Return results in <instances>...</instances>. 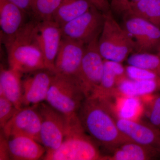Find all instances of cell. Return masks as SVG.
Returning a JSON list of instances; mask_svg holds the SVG:
<instances>
[{
  "label": "cell",
  "mask_w": 160,
  "mask_h": 160,
  "mask_svg": "<svg viewBox=\"0 0 160 160\" xmlns=\"http://www.w3.org/2000/svg\"><path fill=\"white\" fill-rule=\"evenodd\" d=\"M112 151L107 159L152 160L160 155V152L154 149L130 141L123 143Z\"/></svg>",
  "instance_id": "cell-19"
},
{
  "label": "cell",
  "mask_w": 160,
  "mask_h": 160,
  "mask_svg": "<svg viewBox=\"0 0 160 160\" xmlns=\"http://www.w3.org/2000/svg\"><path fill=\"white\" fill-rule=\"evenodd\" d=\"M22 75L15 69L1 67L0 95L5 96L18 109L23 107Z\"/></svg>",
  "instance_id": "cell-18"
},
{
  "label": "cell",
  "mask_w": 160,
  "mask_h": 160,
  "mask_svg": "<svg viewBox=\"0 0 160 160\" xmlns=\"http://www.w3.org/2000/svg\"><path fill=\"white\" fill-rule=\"evenodd\" d=\"M22 9L29 15H31V0H9Z\"/></svg>",
  "instance_id": "cell-31"
},
{
  "label": "cell",
  "mask_w": 160,
  "mask_h": 160,
  "mask_svg": "<svg viewBox=\"0 0 160 160\" xmlns=\"http://www.w3.org/2000/svg\"><path fill=\"white\" fill-rule=\"evenodd\" d=\"M18 109L3 95H0V126L2 129Z\"/></svg>",
  "instance_id": "cell-26"
},
{
  "label": "cell",
  "mask_w": 160,
  "mask_h": 160,
  "mask_svg": "<svg viewBox=\"0 0 160 160\" xmlns=\"http://www.w3.org/2000/svg\"><path fill=\"white\" fill-rule=\"evenodd\" d=\"M68 118V126L58 148L46 152L45 160H106L98 145L84 130L77 114Z\"/></svg>",
  "instance_id": "cell-3"
},
{
  "label": "cell",
  "mask_w": 160,
  "mask_h": 160,
  "mask_svg": "<svg viewBox=\"0 0 160 160\" xmlns=\"http://www.w3.org/2000/svg\"><path fill=\"white\" fill-rule=\"evenodd\" d=\"M54 75L48 69H42L22 79L23 107L46 101Z\"/></svg>",
  "instance_id": "cell-15"
},
{
  "label": "cell",
  "mask_w": 160,
  "mask_h": 160,
  "mask_svg": "<svg viewBox=\"0 0 160 160\" xmlns=\"http://www.w3.org/2000/svg\"><path fill=\"white\" fill-rule=\"evenodd\" d=\"M111 109L108 99L92 96L83 101L78 115L85 131L98 145L113 150L130 140L118 128Z\"/></svg>",
  "instance_id": "cell-1"
},
{
  "label": "cell",
  "mask_w": 160,
  "mask_h": 160,
  "mask_svg": "<svg viewBox=\"0 0 160 160\" xmlns=\"http://www.w3.org/2000/svg\"><path fill=\"white\" fill-rule=\"evenodd\" d=\"M125 69L126 76L130 79L138 81L160 80L159 76L154 72L129 65L125 67Z\"/></svg>",
  "instance_id": "cell-27"
},
{
  "label": "cell",
  "mask_w": 160,
  "mask_h": 160,
  "mask_svg": "<svg viewBox=\"0 0 160 160\" xmlns=\"http://www.w3.org/2000/svg\"><path fill=\"white\" fill-rule=\"evenodd\" d=\"M36 23L34 19L29 21L15 34L3 37L9 68L23 74L46 69L36 35Z\"/></svg>",
  "instance_id": "cell-2"
},
{
  "label": "cell",
  "mask_w": 160,
  "mask_h": 160,
  "mask_svg": "<svg viewBox=\"0 0 160 160\" xmlns=\"http://www.w3.org/2000/svg\"><path fill=\"white\" fill-rule=\"evenodd\" d=\"M126 60L129 66L154 72L160 77V57L157 53L133 52Z\"/></svg>",
  "instance_id": "cell-23"
},
{
  "label": "cell",
  "mask_w": 160,
  "mask_h": 160,
  "mask_svg": "<svg viewBox=\"0 0 160 160\" xmlns=\"http://www.w3.org/2000/svg\"><path fill=\"white\" fill-rule=\"evenodd\" d=\"M92 6L89 0H62L52 20L61 27L82 15Z\"/></svg>",
  "instance_id": "cell-20"
},
{
  "label": "cell",
  "mask_w": 160,
  "mask_h": 160,
  "mask_svg": "<svg viewBox=\"0 0 160 160\" xmlns=\"http://www.w3.org/2000/svg\"><path fill=\"white\" fill-rule=\"evenodd\" d=\"M28 13L9 0H0V27L3 37L16 33L27 22Z\"/></svg>",
  "instance_id": "cell-16"
},
{
  "label": "cell",
  "mask_w": 160,
  "mask_h": 160,
  "mask_svg": "<svg viewBox=\"0 0 160 160\" xmlns=\"http://www.w3.org/2000/svg\"><path fill=\"white\" fill-rule=\"evenodd\" d=\"M42 119L37 106H25L18 109L2 130L3 135L8 138L13 136L29 137L40 143Z\"/></svg>",
  "instance_id": "cell-11"
},
{
  "label": "cell",
  "mask_w": 160,
  "mask_h": 160,
  "mask_svg": "<svg viewBox=\"0 0 160 160\" xmlns=\"http://www.w3.org/2000/svg\"><path fill=\"white\" fill-rule=\"evenodd\" d=\"M36 35L46 69L54 72L55 61L62 38L61 26L52 20L37 21Z\"/></svg>",
  "instance_id": "cell-12"
},
{
  "label": "cell",
  "mask_w": 160,
  "mask_h": 160,
  "mask_svg": "<svg viewBox=\"0 0 160 160\" xmlns=\"http://www.w3.org/2000/svg\"><path fill=\"white\" fill-rule=\"evenodd\" d=\"M62 0H31V16L38 21L52 20Z\"/></svg>",
  "instance_id": "cell-24"
},
{
  "label": "cell",
  "mask_w": 160,
  "mask_h": 160,
  "mask_svg": "<svg viewBox=\"0 0 160 160\" xmlns=\"http://www.w3.org/2000/svg\"><path fill=\"white\" fill-rule=\"evenodd\" d=\"M97 9L103 13H106L111 10L110 3L109 0H89Z\"/></svg>",
  "instance_id": "cell-30"
},
{
  "label": "cell",
  "mask_w": 160,
  "mask_h": 160,
  "mask_svg": "<svg viewBox=\"0 0 160 160\" xmlns=\"http://www.w3.org/2000/svg\"><path fill=\"white\" fill-rule=\"evenodd\" d=\"M160 89V80L138 81L126 78L121 81L116 93L122 96L138 98L153 93Z\"/></svg>",
  "instance_id": "cell-21"
},
{
  "label": "cell",
  "mask_w": 160,
  "mask_h": 160,
  "mask_svg": "<svg viewBox=\"0 0 160 160\" xmlns=\"http://www.w3.org/2000/svg\"><path fill=\"white\" fill-rule=\"evenodd\" d=\"M148 113L149 123L160 130V95L151 100Z\"/></svg>",
  "instance_id": "cell-28"
},
{
  "label": "cell",
  "mask_w": 160,
  "mask_h": 160,
  "mask_svg": "<svg viewBox=\"0 0 160 160\" xmlns=\"http://www.w3.org/2000/svg\"><path fill=\"white\" fill-rule=\"evenodd\" d=\"M120 131L130 141L151 148L160 152V130L150 123L116 117Z\"/></svg>",
  "instance_id": "cell-14"
},
{
  "label": "cell",
  "mask_w": 160,
  "mask_h": 160,
  "mask_svg": "<svg viewBox=\"0 0 160 160\" xmlns=\"http://www.w3.org/2000/svg\"><path fill=\"white\" fill-rule=\"evenodd\" d=\"M140 1L141 0H111V11L123 16L130 6Z\"/></svg>",
  "instance_id": "cell-29"
},
{
  "label": "cell",
  "mask_w": 160,
  "mask_h": 160,
  "mask_svg": "<svg viewBox=\"0 0 160 160\" xmlns=\"http://www.w3.org/2000/svg\"><path fill=\"white\" fill-rule=\"evenodd\" d=\"M122 17L140 18L160 28V0H141L130 6Z\"/></svg>",
  "instance_id": "cell-22"
},
{
  "label": "cell",
  "mask_w": 160,
  "mask_h": 160,
  "mask_svg": "<svg viewBox=\"0 0 160 160\" xmlns=\"http://www.w3.org/2000/svg\"><path fill=\"white\" fill-rule=\"evenodd\" d=\"M124 28L134 44V52L156 53L160 45V28L148 21L136 17H126Z\"/></svg>",
  "instance_id": "cell-9"
},
{
  "label": "cell",
  "mask_w": 160,
  "mask_h": 160,
  "mask_svg": "<svg viewBox=\"0 0 160 160\" xmlns=\"http://www.w3.org/2000/svg\"><path fill=\"white\" fill-rule=\"evenodd\" d=\"M1 160H38L42 158L46 150L42 144L22 135L1 138Z\"/></svg>",
  "instance_id": "cell-10"
},
{
  "label": "cell",
  "mask_w": 160,
  "mask_h": 160,
  "mask_svg": "<svg viewBox=\"0 0 160 160\" xmlns=\"http://www.w3.org/2000/svg\"><path fill=\"white\" fill-rule=\"evenodd\" d=\"M156 53L160 57V46H159L158 48Z\"/></svg>",
  "instance_id": "cell-32"
},
{
  "label": "cell",
  "mask_w": 160,
  "mask_h": 160,
  "mask_svg": "<svg viewBox=\"0 0 160 160\" xmlns=\"http://www.w3.org/2000/svg\"><path fill=\"white\" fill-rule=\"evenodd\" d=\"M86 45L82 42L62 36L55 61V73L76 77Z\"/></svg>",
  "instance_id": "cell-13"
},
{
  "label": "cell",
  "mask_w": 160,
  "mask_h": 160,
  "mask_svg": "<svg viewBox=\"0 0 160 160\" xmlns=\"http://www.w3.org/2000/svg\"><path fill=\"white\" fill-rule=\"evenodd\" d=\"M104 21V13L92 6L82 15L61 26L62 36L87 45L99 36Z\"/></svg>",
  "instance_id": "cell-8"
},
{
  "label": "cell",
  "mask_w": 160,
  "mask_h": 160,
  "mask_svg": "<svg viewBox=\"0 0 160 160\" xmlns=\"http://www.w3.org/2000/svg\"><path fill=\"white\" fill-rule=\"evenodd\" d=\"M117 105V117L136 120L141 113V104L138 98L122 96Z\"/></svg>",
  "instance_id": "cell-25"
},
{
  "label": "cell",
  "mask_w": 160,
  "mask_h": 160,
  "mask_svg": "<svg viewBox=\"0 0 160 160\" xmlns=\"http://www.w3.org/2000/svg\"><path fill=\"white\" fill-rule=\"evenodd\" d=\"M126 78H128L126 69L122 63L104 60L101 83L97 90L92 96L109 98L116 93L118 85Z\"/></svg>",
  "instance_id": "cell-17"
},
{
  "label": "cell",
  "mask_w": 160,
  "mask_h": 160,
  "mask_svg": "<svg viewBox=\"0 0 160 160\" xmlns=\"http://www.w3.org/2000/svg\"><path fill=\"white\" fill-rule=\"evenodd\" d=\"M42 119L40 143L46 151L57 149L66 135L68 118L52 106L43 102L37 105Z\"/></svg>",
  "instance_id": "cell-6"
},
{
  "label": "cell",
  "mask_w": 160,
  "mask_h": 160,
  "mask_svg": "<svg viewBox=\"0 0 160 160\" xmlns=\"http://www.w3.org/2000/svg\"><path fill=\"white\" fill-rule=\"evenodd\" d=\"M102 29L98 40V47L104 60L122 63L134 52V44L124 27L110 10L104 13Z\"/></svg>",
  "instance_id": "cell-4"
},
{
  "label": "cell",
  "mask_w": 160,
  "mask_h": 160,
  "mask_svg": "<svg viewBox=\"0 0 160 160\" xmlns=\"http://www.w3.org/2000/svg\"><path fill=\"white\" fill-rule=\"evenodd\" d=\"M86 98L75 78L55 73L46 102L52 108L69 118L77 114Z\"/></svg>",
  "instance_id": "cell-5"
},
{
  "label": "cell",
  "mask_w": 160,
  "mask_h": 160,
  "mask_svg": "<svg viewBox=\"0 0 160 160\" xmlns=\"http://www.w3.org/2000/svg\"><path fill=\"white\" fill-rule=\"evenodd\" d=\"M99 37L86 45L79 71L75 78L86 98L97 90L102 76L104 59L98 47Z\"/></svg>",
  "instance_id": "cell-7"
}]
</instances>
